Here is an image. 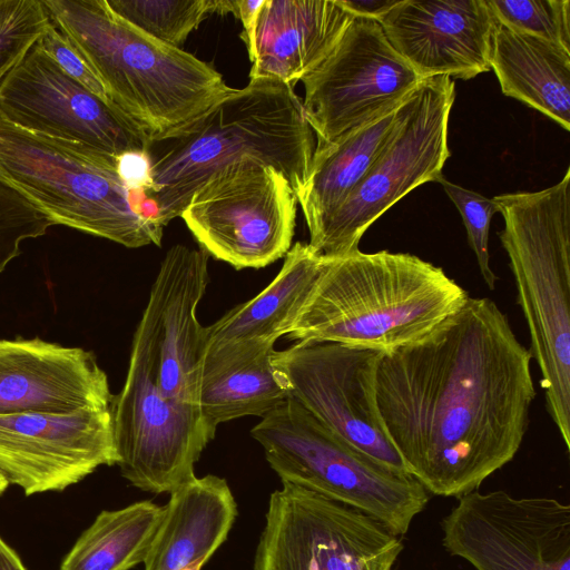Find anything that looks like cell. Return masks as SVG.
<instances>
[{"label": "cell", "mask_w": 570, "mask_h": 570, "mask_svg": "<svg viewBox=\"0 0 570 570\" xmlns=\"http://www.w3.org/2000/svg\"><path fill=\"white\" fill-rule=\"evenodd\" d=\"M9 482L0 474V495L7 490Z\"/></svg>", "instance_id": "cell-36"}, {"label": "cell", "mask_w": 570, "mask_h": 570, "mask_svg": "<svg viewBox=\"0 0 570 570\" xmlns=\"http://www.w3.org/2000/svg\"><path fill=\"white\" fill-rule=\"evenodd\" d=\"M547 410L570 450V168L539 191L493 197Z\"/></svg>", "instance_id": "cell-5"}, {"label": "cell", "mask_w": 570, "mask_h": 570, "mask_svg": "<svg viewBox=\"0 0 570 570\" xmlns=\"http://www.w3.org/2000/svg\"><path fill=\"white\" fill-rule=\"evenodd\" d=\"M262 1L263 0H232V13L242 21L243 30H246L253 22Z\"/></svg>", "instance_id": "cell-34"}, {"label": "cell", "mask_w": 570, "mask_h": 570, "mask_svg": "<svg viewBox=\"0 0 570 570\" xmlns=\"http://www.w3.org/2000/svg\"><path fill=\"white\" fill-rule=\"evenodd\" d=\"M37 42L69 77L111 105L99 78L52 22Z\"/></svg>", "instance_id": "cell-32"}, {"label": "cell", "mask_w": 570, "mask_h": 570, "mask_svg": "<svg viewBox=\"0 0 570 570\" xmlns=\"http://www.w3.org/2000/svg\"><path fill=\"white\" fill-rule=\"evenodd\" d=\"M321 263L322 255L308 244L295 243L278 274L259 294L204 327L202 365L254 355L286 336L315 283Z\"/></svg>", "instance_id": "cell-21"}, {"label": "cell", "mask_w": 570, "mask_h": 570, "mask_svg": "<svg viewBox=\"0 0 570 570\" xmlns=\"http://www.w3.org/2000/svg\"><path fill=\"white\" fill-rule=\"evenodd\" d=\"M498 22L570 50L569 0H485Z\"/></svg>", "instance_id": "cell-28"}, {"label": "cell", "mask_w": 570, "mask_h": 570, "mask_svg": "<svg viewBox=\"0 0 570 570\" xmlns=\"http://www.w3.org/2000/svg\"><path fill=\"white\" fill-rule=\"evenodd\" d=\"M275 348L218 367L200 377L198 405L214 426L243 416L264 417L287 395L272 364Z\"/></svg>", "instance_id": "cell-26"}, {"label": "cell", "mask_w": 570, "mask_h": 570, "mask_svg": "<svg viewBox=\"0 0 570 570\" xmlns=\"http://www.w3.org/2000/svg\"><path fill=\"white\" fill-rule=\"evenodd\" d=\"M56 225L40 208L0 179V274L20 254V245Z\"/></svg>", "instance_id": "cell-30"}, {"label": "cell", "mask_w": 570, "mask_h": 570, "mask_svg": "<svg viewBox=\"0 0 570 570\" xmlns=\"http://www.w3.org/2000/svg\"><path fill=\"white\" fill-rule=\"evenodd\" d=\"M50 22L42 0H0V83Z\"/></svg>", "instance_id": "cell-29"}, {"label": "cell", "mask_w": 570, "mask_h": 570, "mask_svg": "<svg viewBox=\"0 0 570 570\" xmlns=\"http://www.w3.org/2000/svg\"><path fill=\"white\" fill-rule=\"evenodd\" d=\"M250 435L282 482L356 509L396 535L407 532L429 501L413 476L380 465L288 397Z\"/></svg>", "instance_id": "cell-7"}, {"label": "cell", "mask_w": 570, "mask_h": 570, "mask_svg": "<svg viewBox=\"0 0 570 570\" xmlns=\"http://www.w3.org/2000/svg\"><path fill=\"white\" fill-rule=\"evenodd\" d=\"M532 355L488 297L384 351L375 395L409 474L433 494L472 492L518 453L537 391Z\"/></svg>", "instance_id": "cell-1"}, {"label": "cell", "mask_w": 570, "mask_h": 570, "mask_svg": "<svg viewBox=\"0 0 570 570\" xmlns=\"http://www.w3.org/2000/svg\"><path fill=\"white\" fill-rule=\"evenodd\" d=\"M0 570H27L16 551L0 537Z\"/></svg>", "instance_id": "cell-35"}, {"label": "cell", "mask_w": 570, "mask_h": 570, "mask_svg": "<svg viewBox=\"0 0 570 570\" xmlns=\"http://www.w3.org/2000/svg\"><path fill=\"white\" fill-rule=\"evenodd\" d=\"M379 22L422 79L469 80L491 69L497 20L485 0H400Z\"/></svg>", "instance_id": "cell-17"}, {"label": "cell", "mask_w": 570, "mask_h": 570, "mask_svg": "<svg viewBox=\"0 0 570 570\" xmlns=\"http://www.w3.org/2000/svg\"><path fill=\"white\" fill-rule=\"evenodd\" d=\"M42 1L111 105L148 144L184 129L234 90L208 63L140 31L106 0Z\"/></svg>", "instance_id": "cell-4"}, {"label": "cell", "mask_w": 570, "mask_h": 570, "mask_svg": "<svg viewBox=\"0 0 570 570\" xmlns=\"http://www.w3.org/2000/svg\"><path fill=\"white\" fill-rule=\"evenodd\" d=\"M490 66L505 96L570 130V50L497 21Z\"/></svg>", "instance_id": "cell-23"}, {"label": "cell", "mask_w": 570, "mask_h": 570, "mask_svg": "<svg viewBox=\"0 0 570 570\" xmlns=\"http://www.w3.org/2000/svg\"><path fill=\"white\" fill-rule=\"evenodd\" d=\"M382 352L332 342H296L275 350L272 364L288 399L380 465L409 474L376 405L375 376Z\"/></svg>", "instance_id": "cell-12"}, {"label": "cell", "mask_w": 570, "mask_h": 570, "mask_svg": "<svg viewBox=\"0 0 570 570\" xmlns=\"http://www.w3.org/2000/svg\"><path fill=\"white\" fill-rule=\"evenodd\" d=\"M203 566L198 564V566H194L189 569H186V570H200Z\"/></svg>", "instance_id": "cell-37"}, {"label": "cell", "mask_w": 570, "mask_h": 570, "mask_svg": "<svg viewBox=\"0 0 570 570\" xmlns=\"http://www.w3.org/2000/svg\"><path fill=\"white\" fill-rule=\"evenodd\" d=\"M354 16L338 0H263L243 30L250 78L294 86L332 52Z\"/></svg>", "instance_id": "cell-20"}, {"label": "cell", "mask_w": 570, "mask_h": 570, "mask_svg": "<svg viewBox=\"0 0 570 570\" xmlns=\"http://www.w3.org/2000/svg\"><path fill=\"white\" fill-rule=\"evenodd\" d=\"M421 80L377 20L354 17L332 52L302 80L315 147L397 108Z\"/></svg>", "instance_id": "cell-13"}, {"label": "cell", "mask_w": 570, "mask_h": 570, "mask_svg": "<svg viewBox=\"0 0 570 570\" xmlns=\"http://www.w3.org/2000/svg\"><path fill=\"white\" fill-rule=\"evenodd\" d=\"M460 212L466 229L468 240L473 250L480 274L490 289H494L498 276L490 266L489 233L491 219L499 212L493 198L463 188L444 178L438 180Z\"/></svg>", "instance_id": "cell-31"}, {"label": "cell", "mask_w": 570, "mask_h": 570, "mask_svg": "<svg viewBox=\"0 0 570 570\" xmlns=\"http://www.w3.org/2000/svg\"><path fill=\"white\" fill-rule=\"evenodd\" d=\"M0 114L24 129L117 158H145L148 141L112 105L91 94L36 42L0 83Z\"/></svg>", "instance_id": "cell-15"}, {"label": "cell", "mask_w": 570, "mask_h": 570, "mask_svg": "<svg viewBox=\"0 0 570 570\" xmlns=\"http://www.w3.org/2000/svg\"><path fill=\"white\" fill-rule=\"evenodd\" d=\"M402 550L367 514L282 482L268 500L254 570H393Z\"/></svg>", "instance_id": "cell-11"}, {"label": "cell", "mask_w": 570, "mask_h": 570, "mask_svg": "<svg viewBox=\"0 0 570 570\" xmlns=\"http://www.w3.org/2000/svg\"><path fill=\"white\" fill-rule=\"evenodd\" d=\"M208 258L202 248L170 247L148 298L157 317L159 387L173 400L196 405L204 351L196 311L209 283Z\"/></svg>", "instance_id": "cell-19"}, {"label": "cell", "mask_w": 570, "mask_h": 570, "mask_svg": "<svg viewBox=\"0 0 570 570\" xmlns=\"http://www.w3.org/2000/svg\"><path fill=\"white\" fill-rule=\"evenodd\" d=\"M116 461L112 404L0 414V474L27 495L62 491Z\"/></svg>", "instance_id": "cell-16"}, {"label": "cell", "mask_w": 570, "mask_h": 570, "mask_svg": "<svg viewBox=\"0 0 570 570\" xmlns=\"http://www.w3.org/2000/svg\"><path fill=\"white\" fill-rule=\"evenodd\" d=\"M454 98L455 83L448 76L420 81L400 105L394 129L360 183L309 235L314 252L342 256L357 250L364 233L390 207L443 175Z\"/></svg>", "instance_id": "cell-9"}, {"label": "cell", "mask_w": 570, "mask_h": 570, "mask_svg": "<svg viewBox=\"0 0 570 570\" xmlns=\"http://www.w3.org/2000/svg\"><path fill=\"white\" fill-rule=\"evenodd\" d=\"M315 145L294 89L275 79L250 78L184 129L148 144L142 209L165 227L180 217L196 189L213 175L246 158L276 168L297 194Z\"/></svg>", "instance_id": "cell-2"}, {"label": "cell", "mask_w": 570, "mask_h": 570, "mask_svg": "<svg viewBox=\"0 0 570 570\" xmlns=\"http://www.w3.org/2000/svg\"><path fill=\"white\" fill-rule=\"evenodd\" d=\"M296 205L281 171L246 158L196 189L180 217L208 255L236 269L262 268L291 249Z\"/></svg>", "instance_id": "cell-10"}, {"label": "cell", "mask_w": 570, "mask_h": 570, "mask_svg": "<svg viewBox=\"0 0 570 570\" xmlns=\"http://www.w3.org/2000/svg\"><path fill=\"white\" fill-rule=\"evenodd\" d=\"M169 494L145 570L203 566L227 539L237 517L229 485L217 475H195Z\"/></svg>", "instance_id": "cell-22"}, {"label": "cell", "mask_w": 570, "mask_h": 570, "mask_svg": "<svg viewBox=\"0 0 570 570\" xmlns=\"http://www.w3.org/2000/svg\"><path fill=\"white\" fill-rule=\"evenodd\" d=\"M125 21L154 39L180 48L213 13H232V0H106Z\"/></svg>", "instance_id": "cell-27"}, {"label": "cell", "mask_w": 570, "mask_h": 570, "mask_svg": "<svg viewBox=\"0 0 570 570\" xmlns=\"http://www.w3.org/2000/svg\"><path fill=\"white\" fill-rule=\"evenodd\" d=\"M399 108L327 145L315 147L306 181L296 194L309 235L346 199L365 175L394 129Z\"/></svg>", "instance_id": "cell-24"}, {"label": "cell", "mask_w": 570, "mask_h": 570, "mask_svg": "<svg viewBox=\"0 0 570 570\" xmlns=\"http://www.w3.org/2000/svg\"><path fill=\"white\" fill-rule=\"evenodd\" d=\"M439 266L409 253L323 256L286 336L389 351L430 333L468 299Z\"/></svg>", "instance_id": "cell-3"}, {"label": "cell", "mask_w": 570, "mask_h": 570, "mask_svg": "<svg viewBox=\"0 0 570 570\" xmlns=\"http://www.w3.org/2000/svg\"><path fill=\"white\" fill-rule=\"evenodd\" d=\"M112 399L94 353L39 337L0 340V414H67Z\"/></svg>", "instance_id": "cell-18"}, {"label": "cell", "mask_w": 570, "mask_h": 570, "mask_svg": "<svg viewBox=\"0 0 570 570\" xmlns=\"http://www.w3.org/2000/svg\"><path fill=\"white\" fill-rule=\"evenodd\" d=\"M441 527L445 549L476 570H570V505L557 499L474 490Z\"/></svg>", "instance_id": "cell-14"}, {"label": "cell", "mask_w": 570, "mask_h": 570, "mask_svg": "<svg viewBox=\"0 0 570 570\" xmlns=\"http://www.w3.org/2000/svg\"><path fill=\"white\" fill-rule=\"evenodd\" d=\"M158 372L157 317L148 301L134 334L124 386L112 399V428L121 475L156 494L170 493L195 476V463L217 430L198 405L166 396Z\"/></svg>", "instance_id": "cell-8"}, {"label": "cell", "mask_w": 570, "mask_h": 570, "mask_svg": "<svg viewBox=\"0 0 570 570\" xmlns=\"http://www.w3.org/2000/svg\"><path fill=\"white\" fill-rule=\"evenodd\" d=\"M0 179L56 225L128 248L161 245L164 227L141 206V187L120 158L89 146L35 132L0 114Z\"/></svg>", "instance_id": "cell-6"}, {"label": "cell", "mask_w": 570, "mask_h": 570, "mask_svg": "<svg viewBox=\"0 0 570 570\" xmlns=\"http://www.w3.org/2000/svg\"><path fill=\"white\" fill-rule=\"evenodd\" d=\"M400 0H338L340 4L354 17L380 20Z\"/></svg>", "instance_id": "cell-33"}, {"label": "cell", "mask_w": 570, "mask_h": 570, "mask_svg": "<svg viewBox=\"0 0 570 570\" xmlns=\"http://www.w3.org/2000/svg\"><path fill=\"white\" fill-rule=\"evenodd\" d=\"M164 507L140 501L101 511L63 558L59 570H129L145 561Z\"/></svg>", "instance_id": "cell-25"}]
</instances>
